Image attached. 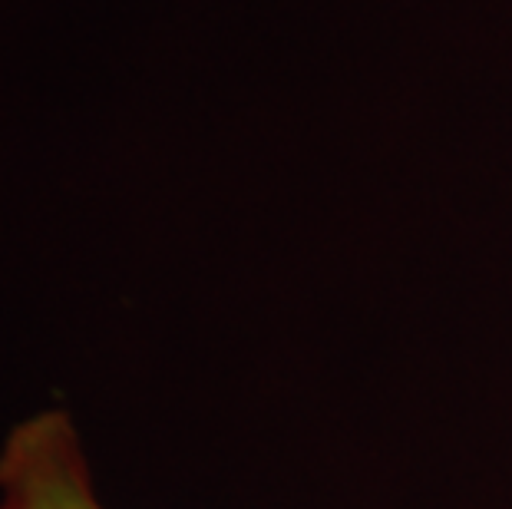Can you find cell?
<instances>
[{"mask_svg": "<svg viewBox=\"0 0 512 509\" xmlns=\"http://www.w3.org/2000/svg\"><path fill=\"white\" fill-rule=\"evenodd\" d=\"M0 509H106L63 407L37 410L7 430L0 443Z\"/></svg>", "mask_w": 512, "mask_h": 509, "instance_id": "6da1fadb", "label": "cell"}]
</instances>
